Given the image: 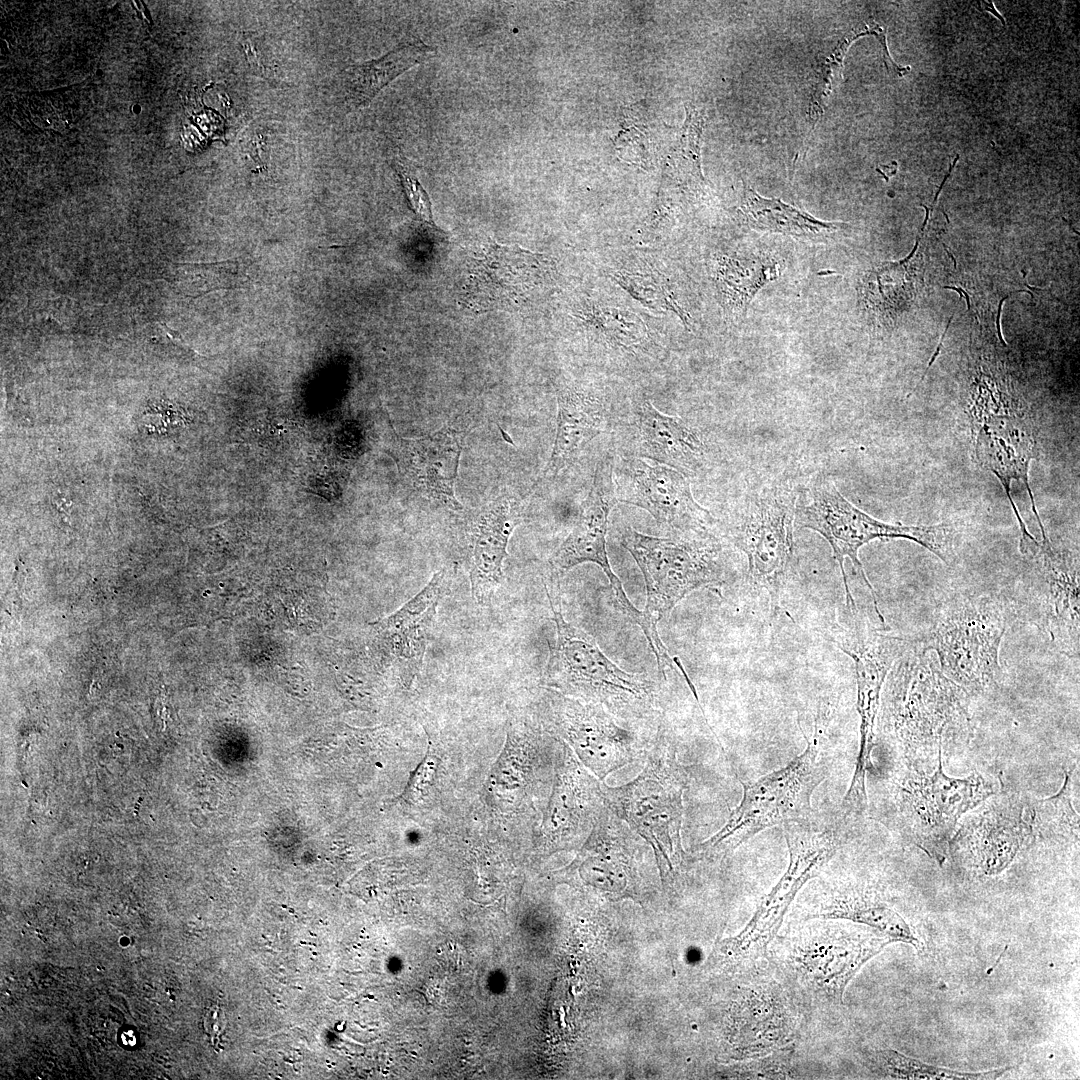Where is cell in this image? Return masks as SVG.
<instances>
[{
	"instance_id": "cell-1",
	"label": "cell",
	"mask_w": 1080,
	"mask_h": 1080,
	"mask_svg": "<svg viewBox=\"0 0 1080 1080\" xmlns=\"http://www.w3.org/2000/svg\"><path fill=\"white\" fill-rule=\"evenodd\" d=\"M968 693L941 670L917 639L894 662L881 694L879 722L907 761L922 747H942L970 729Z\"/></svg>"
},
{
	"instance_id": "cell-2",
	"label": "cell",
	"mask_w": 1080,
	"mask_h": 1080,
	"mask_svg": "<svg viewBox=\"0 0 1080 1080\" xmlns=\"http://www.w3.org/2000/svg\"><path fill=\"white\" fill-rule=\"evenodd\" d=\"M773 940L767 954L803 1004L835 1006L859 970L893 939L841 919H808Z\"/></svg>"
},
{
	"instance_id": "cell-3",
	"label": "cell",
	"mask_w": 1080,
	"mask_h": 1080,
	"mask_svg": "<svg viewBox=\"0 0 1080 1080\" xmlns=\"http://www.w3.org/2000/svg\"><path fill=\"white\" fill-rule=\"evenodd\" d=\"M556 640L550 649L544 683L553 690L605 708L633 726L655 721L659 687L643 674L628 673L612 662L593 637L564 619L559 596L546 587Z\"/></svg>"
},
{
	"instance_id": "cell-4",
	"label": "cell",
	"mask_w": 1080,
	"mask_h": 1080,
	"mask_svg": "<svg viewBox=\"0 0 1080 1080\" xmlns=\"http://www.w3.org/2000/svg\"><path fill=\"white\" fill-rule=\"evenodd\" d=\"M795 526L815 531L828 542L839 565L845 604L849 607L856 606L844 567L845 559L851 560L855 572L867 586L876 615L884 626L876 592L859 559L860 549L875 539L900 538L921 545L947 564L953 555L954 530L948 524L914 526L880 521L848 501L835 482L823 473L814 475L797 488Z\"/></svg>"
},
{
	"instance_id": "cell-5",
	"label": "cell",
	"mask_w": 1080,
	"mask_h": 1080,
	"mask_svg": "<svg viewBox=\"0 0 1080 1080\" xmlns=\"http://www.w3.org/2000/svg\"><path fill=\"white\" fill-rule=\"evenodd\" d=\"M621 543L644 577L643 633L665 677V669L676 666V658H671L663 644L658 623L691 592L725 581L722 545L713 532L662 538L630 527L622 532Z\"/></svg>"
},
{
	"instance_id": "cell-6",
	"label": "cell",
	"mask_w": 1080,
	"mask_h": 1080,
	"mask_svg": "<svg viewBox=\"0 0 1080 1080\" xmlns=\"http://www.w3.org/2000/svg\"><path fill=\"white\" fill-rule=\"evenodd\" d=\"M828 714V709L819 704L813 733L797 757L753 782H742L740 803L722 828L699 846V851L703 854L732 851L768 828L805 819L816 812L812 796L825 780L830 766L825 737Z\"/></svg>"
},
{
	"instance_id": "cell-7",
	"label": "cell",
	"mask_w": 1080,
	"mask_h": 1080,
	"mask_svg": "<svg viewBox=\"0 0 1080 1080\" xmlns=\"http://www.w3.org/2000/svg\"><path fill=\"white\" fill-rule=\"evenodd\" d=\"M1007 628L1005 601L996 594H953L934 611L921 645L935 653L942 672L969 696L998 684Z\"/></svg>"
},
{
	"instance_id": "cell-8",
	"label": "cell",
	"mask_w": 1080,
	"mask_h": 1080,
	"mask_svg": "<svg viewBox=\"0 0 1080 1080\" xmlns=\"http://www.w3.org/2000/svg\"><path fill=\"white\" fill-rule=\"evenodd\" d=\"M789 852L788 866L777 884L757 906L739 934L721 943V953L736 964L754 966L767 956L784 917L802 888L817 877L847 839L852 825L840 811L815 812L782 825Z\"/></svg>"
},
{
	"instance_id": "cell-9",
	"label": "cell",
	"mask_w": 1080,
	"mask_h": 1080,
	"mask_svg": "<svg viewBox=\"0 0 1080 1080\" xmlns=\"http://www.w3.org/2000/svg\"><path fill=\"white\" fill-rule=\"evenodd\" d=\"M642 771L617 787L604 784L606 806L648 843L661 871L665 865L675 875L674 862H683V793L689 774L660 726L648 750Z\"/></svg>"
},
{
	"instance_id": "cell-10",
	"label": "cell",
	"mask_w": 1080,
	"mask_h": 1080,
	"mask_svg": "<svg viewBox=\"0 0 1080 1080\" xmlns=\"http://www.w3.org/2000/svg\"><path fill=\"white\" fill-rule=\"evenodd\" d=\"M928 776L906 770L891 781L888 808L882 821L901 836L913 841L940 864L960 817L994 795L998 786L978 772L965 778L947 776L942 766Z\"/></svg>"
},
{
	"instance_id": "cell-11",
	"label": "cell",
	"mask_w": 1080,
	"mask_h": 1080,
	"mask_svg": "<svg viewBox=\"0 0 1080 1080\" xmlns=\"http://www.w3.org/2000/svg\"><path fill=\"white\" fill-rule=\"evenodd\" d=\"M973 386L968 412L973 458L999 480L1017 521L1022 517L1011 495L1012 481L1026 488L1034 516L1039 518L1029 482L1030 464L1038 455L1032 413L988 375L975 378Z\"/></svg>"
},
{
	"instance_id": "cell-12",
	"label": "cell",
	"mask_w": 1080,
	"mask_h": 1080,
	"mask_svg": "<svg viewBox=\"0 0 1080 1080\" xmlns=\"http://www.w3.org/2000/svg\"><path fill=\"white\" fill-rule=\"evenodd\" d=\"M796 495L797 488L784 482L751 491L727 531L729 541L746 558L749 580L766 592L773 614L779 612L793 565Z\"/></svg>"
},
{
	"instance_id": "cell-13",
	"label": "cell",
	"mask_w": 1080,
	"mask_h": 1080,
	"mask_svg": "<svg viewBox=\"0 0 1080 1080\" xmlns=\"http://www.w3.org/2000/svg\"><path fill=\"white\" fill-rule=\"evenodd\" d=\"M843 622L835 642L854 662L860 744L852 780L840 809L850 817L862 818L868 809L866 778L873 767L871 753L882 689L894 662L912 644L913 639L890 634L884 630L885 627H874L860 615L858 609L846 610Z\"/></svg>"
},
{
	"instance_id": "cell-14",
	"label": "cell",
	"mask_w": 1080,
	"mask_h": 1080,
	"mask_svg": "<svg viewBox=\"0 0 1080 1080\" xmlns=\"http://www.w3.org/2000/svg\"><path fill=\"white\" fill-rule=\"evenodd\" d=\"M1041 534V541L1029 531L1020 534L1024 611L1054 648L1069 657H1077L1080 647L1078 554L1053 546L1046 532Z\"/></svg>"
},
{
	"instance_id": "cell-15",
	"label": "cell",
	"mask_w": 1080,
	"mask_h": 1080,
	"mask_svg": "<svg viewBox=\"0 0 1080 1080\" xmlns=\"http://www.w3.org/2000/svg\"><path fill=\"white\" fill-rule=\"evenodd\" d=\"M551 722L577 760L599 780L644 760L654 738H642L602 706L551 690ZM628 725V724H626Z\"/></svg>"
},
{
	"instance_id": "cell-16",
	"label": "cell",
	"mask_w": 1080,
	"mask_h": 1080,
	"mask_svg": "<svg viewBox=\"0 0 1080 1080\" xmlns=\"http://www.w3.org/2000/svg\"><path fill=\"white\" fill-rule=\"evenodd\" d=\"M777 977L752 968L749 983L740 987L733 1010V1055L738 1060L757 1058L795 1044L802 1026L798 995Z\"/></svg>"
},
{
	"instance_id": "cell-17",
	"label": "cell",
	"mask_w": 1080,
	"mask_h": 1080,
	"mask_svg": "<svg viewBox=\"0 0 1080 1080\" xmlns=\"http://www.w3.org/2000/svg\"><path fill=\"white\" fill-rule=\"evenodd\" d=\"M613 478L618 502L644 509L678 535L713 532L714 518L694 499L681 472L633 457L614 464Z\"/></svg>"
},
{
	"instance_id": "cell-18",
	"label": "cell",
	"mask_w": 1080,
	"mask_h": 1080,
	"mask_svg": "<svg viewBox=\"0 0 1080 1080\" xmlns=\"http://www.w3.org/2000/svg\"><path fill=\"white\" fill-rule=\"evenodd\" d=\"M614 464V456L610 452L596 464L578 520L550 557L549 563L555 576L586 562L600 566L610 582L615 607L631 622L637 623L642 612L627 597L620 579L612 570L606 549L609 515L618 502L613 478Z\"/></svg>"
},
{
	"instance_id": "cell-19",
	"label": "cell",
	"mask_w": 1080,
	"mask_h": 1080,
	"mask_svg": "<svg viewBox=\"0 0 1080 1080\" xmlns=\"http://www.w3.org/2000/svg\"><path fill=\"white\" fill-rule=\"evenodd\" d=\"M543 256L518 246L488 244L473 259L462 288L463 306L481 313L524 300L544 273Z\"/></svg>"
},
{
	"instance_id": "cell-20",
	"label": "cell",
	"mask_w": 1080,
	"mask_h": 1080,
	"mask_svg": "<svg viewBox=\"0 0 1080 1080\" xmlns=\"http://www.w3.org/2000/svg\"><path fill=\"white\" fill-rule=\"evenodd\" d=\"M523 500L501 495L472 512L464 534L472 595L487 605L503 577V561L514 529L523 518Z\"/></svg>"
},
{
	"instance_id": "cell-21",
	"label": "cell",
	"mask_w": 1080,
	"mask_h": 1080,
	"mask_svg": "<svg viewBox=\"0 0 1080 1080\" xmlns=\"http://www.w3.org/2000/svg\"><path fill=\"white\" fill-rule=\"evenodd\" d=\"M464 434L446 425L417 439L400 440L399 466L413 489L452 510L463 507L455 496V481Z\"/></svg>"
},
{
	"instance_id": "cell-22",
	"label": "cell",
	"mask_w": 1080,
	"mask_h": 1080,
	"mask_svg": "<svg viewBox=\"0 0 1080 1080\" xmlns=\"http://www.w3.org/2000/svg\"><path fill=\"white\" fill-rule=\"evenodd\" d=\"M446 584V570L442 569L401 608L371 623L383 649L407 679H413L422 666L430 630Z\"/></svg>"
},
{
	"instance_id": "cell-23",
	"label": "cell",
	"mask_w": 1080,
	"mask_h": 1080,
	"mask_svg": "<svg viewBox=\"0 0 1080 1080\" xmlns=\"http://www.w3.org/2000/svg\"><path fill=\"white\" fill-rule=\"evenodd\" d=\"M547 819V835L558 842H585L606 807L604 783L565 747V759Z\"/></svg>"
},
{
	"instance_id": "cell-24",
	"label": "cell",
	"mask_w": 1080,
	"mask_h": 1080,
	"mask_svg": "<svg viewBox=\"0 0 1080 1080\" xmlns=\"http://www.w3.org/2000/svg\"><path fill=\"white\" fill-rule=\"evenodd\" d=\"M632 424L640 456L684 475L701 466L705 446L681 418L664 414L648 399L639 398L632 403Z\"/></svg>"
},
{
	"instance_id": "cell-25",
	"label": "cell",
	"mask_w": 1080,
	"mask_h": 1080,
	"mask_svg": "<svg viewBox=\"0 0 1080 1080\" xmlns=\"http://www.w3.org/2000/svg\"><path fill=\"white\" fill-rule=\"evenodd\" d=\"M841 919L871 927L921 950L922 944L903 917L874 890L848 882L826 886L813 900L805 920Z\"/></svg>"
},
{
	"instance_id": "cell-26",
	"label": "cell",
	"mask_w": 1080,
	"mask_h": 1080,
	"mask_svg": "<svg viewBox=\"0 0 1080 1080\" xmlns=\"http://www.w3.org/2000/svg\"><path fill=\"white\" fill-rule=\"evenodd\" d=\"M557 429L550 459L542 476L555 477L570 466L588 443L603 433L608 425V410L594 393L565 387L557 393Z\"/></svg>"
},
{
	"instance_id": "cell-27",
	"label": "cell",
	"mask_w": 1080,
	"mask_h": 1080,
	"mask_svg": "<svg viewBox=\"0 0 1080 1080\" xmlns=\"http://www.w3.org/2000/svg\"><path fill=\"white\" fill-rule=\"evenodd\" d=\"M1019 802L1002 801L979 816L973 828L971 851L978 868L986 875L1003 871L1031 836V817Z\"/></svg>"
},
{
	"instance_id": "cell-28",
	"label": "cell",
	"mask_w": 1080,
	"mask_h": 1080,
	"mask_svg": "<svg viewBox=\"0 0 1080 1080\" xmlns=\"http://www.w3.org/2000/svg\"><path fill=\"white\" fill-rule=\"evenodd\" d=\"M740 215L744 223L757 230L821 241L844 227L841 222H825L779 199H767L744 184Z\"/></svg>"
},
{
	"instance_id": "cell-29",
	"label": "cell",
	"mask_w": 1080,
	"mask_h": 1080,
	"mask_svg": "<svg viewBox=\"0 0 1080 1080\" xmlns=\"http://www.w3.org/2000/svg\"><path fill=\"white\" fill-rule=\"evenodd\" d=\"M434 53L432 47L413 41L396 47L379 59L348 67L343 72L346 102L352 108L368 105L393 79Z\"/></svg>"
},
{
	"instance_id": "cell-30",
	"label": "cell",
	"mask_w": 1080,
	"mask_h": 1080,
	"mask_svg": "<svg viewBox=\"0 0 1080 1080\" xmlns=\"http://www.w3.org/2000/svg\"><path fill=\"white\" fill-rule=\"evenodd\" d=\"M779 274V263L773 258H718L715 281L723 307L730 313L745 315L756 293Z\"/></svg>"
},
{
	"instance_id": "cell-31",
	"label": "cell",
	"mask_w": 1080,
	"mask_h": 1080,
	"mask_svg": "<svg viewBox=\"0 0 1080 1080\" xmlns=\"http://www.w3.org/2000/svg\"><path fill=\"white\" fill-rule=\"evenodd\" d=\"M869 1067L879 1078L916 1080H991L998 1079L1012 1067L983 1072H961L925 1063L893 1049L873 1051Z\"/></svg>"
},
{
	"instance_id": "cell-32",
	"label": "cell",
	"mask_w": 1080,
	"mask_h": 1080,
	"mask_svg": "<svg viewBox=\"0 0 1080 1080\" xmlns=\"http://www.w3.org/2000/svg\"><path fill=\"white\" fill-rule=\"evenodd\" d=\"M869 34L868 25H866L863 30L859 29L858 31L852 30L848 32L838 43L835 51H833L822 65L821 71L819 72L817 87L809 107V117L812 124L811 130H813L821 117L826 106V101L841 77L843 59L848 47L857 38Z\"/></svg>"
},
{
	"instance_id": "cell-33",
	"label": "cell",
	"mask_w": 1080,
	"mask_h": 1080,
	"mask_svg": "<svg viewBox=\"0 0 1080 1080\" xmlns=\"http://www.w3.org/2000/svg\"><path fill=\"white\" fill-rule=\"evenodd\" d=\"M614 278L618 284L632 295V297L639 300L644 305L651 308H656L658 305L664 309L673 310L681 318L686 327L690 326V317L677 304L676 300L665 286L661 282L656 281L654 276L616 272L614 273Z\"/></svg>"
},
{
	"instance_id": "cell-34",
	"label": "cell",
	"mask_w": 1080,
	"mask_h": 1080,
	"mask_svg": "<svg viewBox=\"0 0 1080 1080\" xmlns=\"http://www.w3.org/2000/svg\"><path fill=\"white\" fill-rule=\"evenodd\" d=\"M795 1052V1044H791L764 1056L743 1060L735 1074L744 1079L796 1078Z\"/></svg>"
},
{
	"instance_id": "cell-35",
	"label": "cell",
	"mask_w": 1080,
	"mask_h": 1080,
	"mask_svg": "<svg viewBox=\"0 0 1080 1080\" xmlns=\"http://www.w3.org/2000/svg\"><path fill=\"white\" fill-rule=\"evenodd\" d=\"M587 320L598 329L611 331V336L622 344L632 343L642 337L644 324L634 313L619 308L593 307L585 315Z\"/></svg>"
},
{
	"instance_id": "cell-36",
	"label": "cell",
	"mask_w": 1080,
	"mask_h": 1080,
	"mask_svg": "<svg viewBox=\"0 0 1080 1080\" xmlns=\"http://www.w3.org/2000/svg\"><path fill=\"white\" fill-rule=\"evenodd\" d=\"M393 166L401 179L408 202L417 217L433 225L429 197L417 179L412 166L408 164V160L402 156H396L393 159Z\"/></svg>"
},
{
	"instance_id": "cell-37",
	"label": "cell",
	"mask_w": 1080,
	"mask_h": 1080,
	"mask_svg": "<svg viewBox=\"0 0 1080 1080\" xmlns=\"http://www.w3.org/2000/svg\"><path fill=\"white\" fill-rule=\"evenodd\" d=\"M204 1031L209 1037L211 1044L215 1049L221 1048L222 1035L226 1027V1018L223 1010L217 1006H211L205 1013Z\"/></svg>"
},
{
	"instance_id": "cell-38",
	"label": "cell",
	"mask_w": 1080,
	"mask_h": 1080,
	"mask_svg": "<svg viewBox=\"0 0 1080 1080\" xmlns=\"http://www.w3.org/2000/svg\"><path fill=\"white\" fill-rule=\"evenodd\" d=\"M868 28H869L870 34L874 35L877 38L879 44L881 45V49H882V53H883V59H884V63H885L886 68L889 71H892V72L896 73L900 77L904 76L907 72H909L910 71L909 66L908 67H901V66L897 65L893 61V59L891 58V56L889 54V51H888L887 42H886V30L883 27H881L880 25H878L877 23H874V22H872L871 25H868Z\"/></svg>"
},
{
	"instance_id": "cell-39",
	"label": "cell",
	"mask_w": 1080,
	"mask_h": 1080,
	"mask_svg": "<svg viewBox=\"0 0 1080 1080\" xmlns=\"http://www.w3.org/2000/svg\"><path fill=\"white\" fill-rule=\"evenodd\" d=\"M972 5L979 11H985V12H989V13L993 14L995 17H997L1001 21L1002 25L1005 26L1004 18L996 10V8L994 6V3L992 1H984V0L974 1V2H972Z\"/></svg>"
},
{
	"instance_id": "cell-40",
	"label": "cell",
	"mask_w": 1080,
	"mask_h": 1080,
	"mask_svg": "<svg viewBox=\"0 0 1080 1080\" xmlns=\"http://www.w3.org/2000/svg\"><path fill=\"white\" fill-rule=\"evenodd\" d=\"M1012 293L1013 292H1011L1010 294H1012ZM1010 294H1008L1007 296L1003 297L1000 300L999 306H998V313H997V316H996V328H997L998 338H999L1001 344L1004 347H1007V343L1005 342V340L1003 339L1002 334H1001L1000 318H1001L1002 305H1003L1004 301L1010 296Z\"/></svg>"
},
{
	"instance_id": "cell-41",
	"label": "cell",
	"mask_w": 1080,
	"mask_h": 1080,
	"mask_svg": "<svg viewBox=\"0 0 1080 1080\" xmlns=\"http://www.w3.org/2000/svg\"><path fill=\"white\" fill-rule=\"evenodd\" d=\"M943 288H944V289H951V290H954V291L958 292V294H959L960 298H962V297H963V293L961 292V289H960V288H958V287H954V286H943Z\"/></svg>"
},
{
	"instance_id": "cell-42",
	"label": "cell",
	"mask_w": 1080,
	"mask_h": 1080,
	"mask_svg": "<svg viewBox=\"0 0 1080 1080\" xmlns=\"http://www.w3.org/2000/svg\"><path fill=\"white\" fill-rule=\"evenodd\" d=\"M960 289H961V292L964 293V296H965V299H966V302H967V308H968V310H970L971 305H970L969 295L964 289H962V288H960Z\"/></svg>"
},
{
	"instance_id": "cell-43",
	"label": "cell",
	"mask_w": 1080,
	"mask_h": 1080,
	"mask_svg": "<svg viewBox=\"0 0 1080 1080\" xmlns=\"http://www.w3.org/2000/svg\"><path fill=\"white\" fill-rule=\"evenodd\" d=\"M943 246H944V248H945L946 252L948 253V255H949V256L951 257V259L953 260V262H954V268L956 269L957 263H956V260H955V258H954V257H953V255H952V254L950 253V251H948V249L946 248L945 244H943Z\"/></svg>"
},
{
	"instance_id": "cell-44",
	"label": "cell",
	"mask_w": 1080,
	"mask_h": 1080,
	"mask_svg": "<svg viewBox=\"0 0 1080 1080\" xmlns=\"http://www.w3.org/2000/svg\"><path fill=\"white\" fill-rule=\"evenodd\" d=\"M1062 219H1063V220H1064V221H1065V222L1067 223V225H1068V226L1070 227V229H1071V230H1072V231H1073V232H1074V233H1075L1076 235H1078V236H1079V232H1078V231H1076V230H1075V229H1074V228L1072 227V225L1070 224V222H1068V221H1067V220H1066L1065 218H1062Z\"/></svg>"
}]
</instances>
